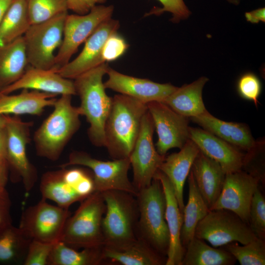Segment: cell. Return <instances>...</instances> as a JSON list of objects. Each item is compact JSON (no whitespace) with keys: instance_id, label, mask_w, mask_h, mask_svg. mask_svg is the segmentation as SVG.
Returning a JSON list of instances; mask_svg holds the SVG:
<instances>
[{"instance_id":"6da1fadb","label":"cell","mask_w":265,"mask_h":265,"mask_svg":"<svg viewBox=\"0 0 265 265\" xmlns=\"http://www.w3.org/2000/svg\"><path fill=\"white\" fill-rule=\"evenodd\" d=\"M147 104L123 94L112 97L104 132L105 146L113 159L128 158L140 129Z\"/></svg>"},{"instance_id":"7a4b0ae2","label":"cell","mask_w":265,"mask_h":265,"mask_svg":"<svg viewBox=\"0 0 265 265\" xmlns=\"http://www.w3.org/2000/svg\"><path fill=\"white\" fill-rule=\"evenodd\" d=\"M108 68L106 62L103 63L74 80L76 94L80 100L78 106L80 114L85 116L90 125L88 138L98 147L105 146L104 128L112 104V97L106 94L103 81Z\"/></svg>"},{"instance_id":"3957f363","label":"cell","mask_w":265,"mask_h":265,"mask_svg":"<svg viewBox=\"0 0 265 265\" xmlns=\"http://www.w3.org/2000/svg\"><path fill=\"white\" fill-rule=\"evenodd\" d=\"M72 96L61 95L57 99L52 112L35 132L33 141L38 156L57 160L80 128V112L72 105Z\"/></svg>"},{"instance_id":"277c9868","label":"cell","mask_w":265,"mask_h":265,"mask_svg":"<svg viewBox=\"0 0 265 265\" xmlns=\"http://www.w3.org/2000/svg\"><path fill=\"white\" fill-rule=\"evenodd\" d=\"M101 193L106 206L102 222L104 246L123 248L137 238V200L132 194L124 191L110 190Z\"/></svg>"},{"instance_id":"5b68a950","label":"cell","mask_w":265,"mask_h":265,"mask_svg":"<svg viewBox=\"0 0 265 265\" xmlns=\"http://www.w3.org/2000/svg\"><path fill=\"white\" fill-rule=\"evenodd\" d=\"M136 197L138 211L136 228L140 235L137 237L166 256L170 237L165 220V198L159 180L154 177L149 186L138 190Z\"/></svg>"},{"instance_id":"8992f818","label":"cell","mask_w":265,"mask_h":265,"mask_svg":"<svg viewBox=\"0 0 265 265\" xmlns=\"http://www.w3.org/2000/svg\"><path fill=\"white\" fill-rule=\"evenodd\" d=\"M106 209L101 192L95 191L82 200L68 218L60 241L75 249L104 246L102 222Z\"/></svg>"},{"instance_id":"52a82bcc","label":"cell","mask_w":265,"mask_h":265,"mask_svg":"<svg viewBox=\"0 0 265 265\" xmlns=\"http://www.w3.org/2000/svg\"><path fill=\"white\" fill-rule=\"evenodd\" d=\"M68 12L45 22L31 25L23 36L28 64L50 69L55 66V52L61 44Z\"/></svg>"},{"instance_id":"ba28073f","label":"cell","mask_w":265,"mask_h":265,"mask_svg":"<svg viewBox=\"0 0 265 265\" xmlns=\"http://www.w3.org/2000/svg\"><path fill=\"white\" fill-rule=\"evenodd\" d=\"M74 165L84 166L91 170L95 191L117 190L127 192L135 196L138 193L128 178L131 166L129 158L104 161L95 159L85 152L75 151L70 154L68 160L59 167L66 168Z\"/></svg>"},{"instance_id":"9c48e42d","label":"cell","mask_w":265,"mask_h":265,"mask_svg":"<svg viewBox=\"0 0 265 265\" xmlns=\"http://www.w3.org/2000/svg\"><path fill=\"white\" fill-rule=\"evenodd\" d=\"M194 237L214 247L232 242L245 244L257 238L238 215L224 209L210 210L198 223Z\"/></svg>"},{"instance_id":"30bf717a","label":"cell","mask_w":265,"mask_h":265,"mask_svg":"<svg viewBox=\"0 0 265 265\" xmlns=\"http://www.w3.org/2000/svg\"><path fill=\"white\" fill-rule=\"evenodd\" d=\"M70 215L69 209L51 205L42 198L23 212L19 227L31 240L55 243L60 240Z\"/></svg>"},{"instance_id":"8fae6325","label":"cell","mask_w":265,"mask_h":265,"mask_svg":"<svg viewBox=\"0 0 265 265\" xmlns=\"http://www.w3.org/2000/svg\"><path fill=\"white\" fill-rule=\"evenodd\" d=\"M113 11L112 5L97 4L84 15L68 14L64 24L62 41L55 55V66L60 67L68 63L80 46L99 25L111 18Z\"/></svg>"},{"instance_id":"7c38bea8","label":"cell","mask_w":265,"mask_h":265,"mask_svg":"<svg viewBox=\"0 0 265 265\" xmlns=\"http://www.w3.org/2000/svg\"><path fill=\"white\" fill-rule=\"evenodd\" d=\"M154 130L153 119L148 110L142 118L139 134L129 157L133 170L132 184L138 191L151 184L165 158L158 152L154 144Z\"/></svg>"},{"instance_id":"4fadbf2b","label":"cell","mask_w":265,"mask_h":265,"mask_svg":"<svg viewBox=\"0 0 265 265\" xmlns=\"http://www.w3.org/2000/svg\"><path fill=\"white\" fill-rule=\"evenodd\" d=\"M32 126V122L6 115L5 158L9 167L22 179L27 192L32 189L38 178L37 169L30 162L26 153Z\"/></svg>"},{"instance_id":"5bb4252c","label":"cell","mask_w":265,"mask_h":265,"mask_svg":"<svg viewBox=\"0 0 265 265\" xmlns=\"http://www.w3.org/2000/svg\"><path fill=\"white\" fill-rule=\"evenodd\" d=\"M260 180L259 177L242 169L226 174L221 192L210 210L232 211L248 225L251 202Z\"/></svg>"},{"instance_id":"9a60e30c","label":"cell","mask_w":265,"mask_h":265,"mask_svg":"<svg viewBox=\"0 0 265 265\" xmlns=\"http://www.w3.org/2000/svg\"><path fill=\"white\" fill-rule=\"evenodd\" d=\"M147 106L158 136L156 144L158 152L165 156L172 148L181 149L189 139L188 118L161 102H151Z\"/></svg>"},{"instance_id":"2e32d148","label":"cell","mask_w":265,"mask_h":265,"mask_svg":"<svg viewBox=\"0 0 265 265\" xmlns=\"http://www.w3.org/2000/svg\"><path fill=\"white\" fill-rule=\"evenodd\" d=\"M119 22L112 18L104 21L84 42L80 53L72 61L59 67L58 73L63 77L74 80L83 73L104 62L102 57L104 45L112 34L117 32Z\"/></svg>"},{"instance_id":"e0dca14e","label":"cell","mask_w":265,"mask_h":265,"mask_svg":"<svg viewBox=\"0 0 265 265\" xmlns=\"http://www.w3.org/2000/svg\"><path fill=\"white\" fill-rule=\"evenodd\" d=\"M108 79L104 82L108 88L128 96L144 104L162 102L177 87L170 83H159L148 79L136 78L122 74L109 67Z\"/></svg>"},{"instance_id":"ac0fdd59","label":"cell","mask_w":265,"mask_h":265,"mask_svg":"<svg viewBox=\"0 0 265 265\" xmlns=\"http://www.w3.org/2000/svg\"><path fill=\"white\" fill-rule=\"evenodd\" d=\"M59 68L44 69L30 66L18 80L0 92L8 95L19 90L32 89L57 95H76L74 81L61 76L57 72Z\"/></svg>"},{"instance_id":"d6986e66","label":"cell","mask_w":265,"mask_h":265,"mask_svg":"<svg viewBox=\"0 0 265 265\" xmlns=\"http://www.w3.org/2000/svg\"><path fill=\"white\" fill-rule=\"evenodd\" d=\"M189 138L201 152L217 162L226 174L242 169L245 155L234 146L198 128L189 127Z\"/></svg>"},{"instance_id":"ffe728a7","label":"cell","mask_w":265,"mask_h":265,"mask_svg":"<svg viewBox=\"0 0 265 265\" xmlns=\"http://www.w3.org/2000/svg\"><path fill=\"white\" fill-rule=\"evenodd\" d=\"M154 177L160 181L165 198V220L170 237L165 265H181L186 251L180 239L183 214L180 211L173 188L167 177L159 170L157 171Z\"/></svg>"},{"instance_id":"44dd1931","label":"cell","mask_w":265,"mask_h":265,"mask_svg":"<svg viewBox=\"0 0 265 265\" xmlns=\"http://www.w3.org/2000/svg\"><path fill=\"white\" fill-rule=\"evenodd\" d=\"M199 151L195 143L189 138L179 152L165 157L159 169L171 183L182 214L185 207L184 185Z\"/></svg>"},{"instance_id":"7402d4cb","label":"cell","mask_w":265,"mask_h":265,"mask_svg":"<svg viewBox=\"0 0 265 265\" xmlns=\"http://www.w3.org/2000/svg\"><path fill=\"white\" fill-rule=\"evenodd\" d=\"M191 171L199 192L210 210L221 192L226 173L217 162L200 150Z\"/></svg>"},{"instance_id":"603a6c76","label":"cell","mask_w":265,"mask_h":265,"mask_svg":"<svg viewBox=\"0 0 265 265\" xmlns=\"http://www.w3.org/2000/svg\"><path fill=\"white\" fill-rule=\"evenodd\" d=\"M190 119L202 129L238 149L247 152L255 144L256 140L250 129L244 124L221 120L212 115L208 110Z\"/></svg>"},{"instance_id":"cb8c5ba5","label":"cell","mask_w":265,"mask_h":265,"mask_svg":"<svg viewBox=\"0 0 265 265\" xmlns=\"http://www.w3.org/2000/svg\"><path fill=\"white\" fill-rule=\"evenodd\" d=\"M57 96L28 89H23L17 95L2 94L0 97V115H40L46 107L53 106Z\"/></svg>"},{"instance_id":"d4e9b609","label":"cell","mask_w":265,"mask_h":265,"mask_svg":"<svg viewBox=\"0 0 265 265\" xmlns=\"http://www.w3.org/2000/svg\"><path fill=\"white\" fill-rule=\"evenodd\" d=\"M208 80L207 77H202L190 84L177 87L161 102L186 117L199 115L207 110L202 98V90Z\"/></svg>"},{"instance_id":"484cf974","label":"cell","mask_w":265,"mask_h":265,"mask_svg":"<svg viewBox=\"0 0 265 265\" xmlns=\"http://www.w3.org/2000/svg\"><path fill=\"white\" fill-rule=\"evenodd\" d=\"M104 259H109L123 265H165L166 258L154 250L146 241L138 238L129 245L114 249L104 246Z\"/></svg>"},{"instance_id":"4316f807","label":"cell","mask_w":265,"mask_h":265,"mask_svg":"<svg viewBox=\"0 0 265 265\" xmlns=\"http://www.w3.org/2000/svg\"><path fill=\"white\" fill-rule=\"evenodd\" d=\"M27 64L23 36L0 46V91L18 80Z\"/></svg>"},{"instance_id":"83f0119b","label":"cell","mask_w":265,"mask_h":265,"mask_svg":"<svg viewBox=\"0 0 265 265\" xmlns=\"http://www.w3.org/2000/svg\"><path fill=\"white\" fill-rule=\"evenodd\" d=\"M188 183V197L183 211V222L180 235L182 245L185 249L194 237L198 223L210 211L199 192L191 170Z\"/></svg>"},{"instance_id":"f1b7e54d","label":"cell","mask_w":265,"mask_h":265,"mask_svg":"<svg viewBox=\"0 0 265 265\" xmlns=\"http://www.w3.org/2000/svg\"><path fill=\"white\" fill-rule=\"evenodd\" d=\"M234 257L223 247H214L194 237L186 248L181 265H233Z\"/></svg>"},{"instance_id":"f546056e","label":"cell","mask_w":265,"mask_h":265,"mask_svg":"<svg viewBox=\"0 0 265 265\" xmlns=\"http://www.w3.org/2000/svg\"><path fill=\"white\" fill-rule=\"evenodd\" d=\"M31 240L12 223L0 226V264L23 265Z\"/></svg>"},{"instance_id":"4dcf8cb0","label":"cell","mask_w":265,"mask_h":265,"mask_svg":"<svg viewBox=\"0 0 265 265\" xmlns=\"http://www.w3.org/2000/svg\"><path fill=\"white\" fill-rule=\"evenodd\" d=\"M40 190L42 198L51 200L57 206L65 209H69L73 203L83 200L63 179L62 168L48 171L42 175Z\"/></svg>"},{"instance_id":"1f68e13d","label":"cell","mask_w":265,"mask_h":265,"mask_svg":"<svg viewBox=\"0 0 265 265\" xmlns=\"http://www.w3.org/2000/svg\"><path fill=\"white\" fill-rule=\"evenodd\" d=\"M31 25L26 0H13L0 23V46L22 37Z\"/></svg>"},{"instance_id":"d6a6232c","label":"cell","mask_w":265,"mask_h":265,"mask_svg":"<svg viewBox=\"0 0 265 265\" xmlns=\"http://www.w3.org/2000/svg\"><path fill=\"white\" fill-rule=\"evenodd\" d=\"M103 246L83 248L79 251L63 242L58 241L54 244L52 250L48 265H99L104 260Z\"/></svg>"},{"instance_id":"836d02e7","label":"cell","mask_w":265,"mask_h":265,"mask_svg":"<svg viewBox=\"0 0 265 265\" xmlns=\"http://www.w3.org/2000/svg\"><path fill=\"white\" fill-rule=\"evenodd\" d=\"M222 247L229 252L241 265H265V241L258 238L240 245L232 242Z\"/></svg>"},{"instance_id":"e575fe53","label":"cell","mask_w":265,"mask_h":265,"mask_svg":"<svg viewBox=\"0 0 265 265\" xmlns=\"http://www.w3.org/2000/svg\"><path fill=\"white\" fill-rule=\"evenodd\" d=\"M31 25L47 21L68 12L66 0H26Z\"/></svg>"},{"instance_id":"d590c367","label":"cell","mask_w":265,"mask_h":265,"mask_svg":"<svg viewBox=\"0 0 265 265\" xmlns=\"http://www.w3.org/2000/svg\"><path fill=\"white\" fill-rule=\"evenodd\" d=\"M248 225L260 238H265V200L259 187L255 190L251 202Z\"/></svg>"},{"instance_id":"8d00e7d4","label":"cell","mask_w":265,"mask_h":265,"mask_svg":"<svg viewBox=\"0 0 265 265\" xmlns=\"http://www.w3.org/2000/svg\"><path fill=\"white\" fill-rule=\"evenodd\" d=\"M237 91L242 98L253 101L257 106L262 91V83L258 76L252 72H246L238 79Z\"/></svg>"},{"instance_id":"74e56055","label":"cell","mask_w":265,"mask_h":265,"mask_svg":"<svg viewBox=\"0 0 265 265\" xmlns=\"http://www.w3.org/2000/svg\"><path fill=\"white\" fill-rule=\"evenodd\" d=\"M55 243L31 240L24 260V265H48V260Z\"/></svg>"},{"instance_id":"f35d334b","label":"cell","mask_w":265,"mask_h":265,"mask_svg":"<svg viewBox=\"0 0 265 265\" xmlns=\"http://www.w3.org/2000/svg\"><path fill=\"white\" fill-rule=\"evenodd\" d=\"M129 45L125 38L116 32L110 35L105 42L102 52L104 62L116 60L128 50Z\"/></svg>"},{"instance_id":"ab89813d","label":"cell","mask_w":265,"mask_h":265,"mask_svg":"<svg viewBox=\"0 0 265 265\" xmlns=\"http://www.w3.org/2000/svg\"><path fill=\"white\" fill-rule=\"evenodd\" d=\"M162 5L161 8L152 9L146 16L150 15H160L164 12L172 14L171 21L173 23H178L181 20L187 19L191 14L184 0H158Z\"/></svg>"},{"instance_id":"60d3db41","label":"cell","mask_w":265,"mask_h":265,"mask_svg":"<svg viewBox=\"0 0 265 265\" xmlns=\"http://www.w3.org/2000/svg\"><path fill=\"white\" fill-rule=\"evenodd\" d=\"M11 202L5 187H0V226L12 223Z\"/></svg>"},{"instance_id":"b9f144b4","label":"cell","mask_w":265,"mask_h":265,"mask_svg":"<svg viewBox=\"0 0 265 265\" xmlns=\"http://www.w3.org/2000/svg\"><path fill=\"white\" fill-rule=\"evenodd\" d=\"M68 10L75 14L84 15L97 4H102L106 0H66Z\"/></svg>"},{"instance_id":"7bdbcfd3","label":"cell","mask_w":265,"mask_h":265,"mask_svg":"<svg viewBox=\"0 0 265 265\" xmlns=\"http://www.w3.org/2000/svg\"><path fill=\"white\" fill-rule=\"evenodd\" d=\"M247 21L252 24H258L260 22H265V8H259L245 13Z\"/></svg>"},{"instance_id":"ee69618b","label":"cell","mask_w":265,"mask_h":265,"mask_svg":"<svg viewBox=\"0 0 265 265\" xmlns=\"http://www.w3.org/2000/svg\"><path fill=\"white\" fill-rule=\"evenodd\" d=\"M9 165L3 156H0V187H5L8 178Z\"/></svg>"},{"instance_id":"f6af8a7d","label":"cell","mask_w":265,"mask_h":265,"mask_svg":"<svg viewBox=\"0 0 265 265\" xmlns=\"http://www.w3.org/2000/svg\"><path fill=\"white\" fill-rule=\"evenodd\" d=\"M6 148V132L4 127L2 129L0 130V156L5 157Z\"/></svg>"},{"instance_id":"bcb514c9","label":"cell","mask_w":265,"mask_h":265,"mask_svg":"<svg viewBox=\"0 0 265 265\" xmlns=\"http://www.w3.org/2000/svg\"><path fill=\"white\" fill-rule=\"evenodd\" d=\"M13 0H0V23L7 8Z\"/></svg>"},{"instance_id":"7dc6e473","label":"cell","mask_w":265,"mask_h":265,"mask_svg":"<svg viewBox=\"0 0 265 265\" xmlns=\"http://www.w3.org/2000/svg\"><path fill=\"white\" fill-rule=\"evenodd\" d=\"M6 122V115H0V130H1L5 127Z\"/></svg>"},{"instance_id":"c3c4849f","label":"cell","mask_w":265,"mask_h":265,"mask_svg":"<svg viewBox=\"0 0 265 265\" xmlns=\"http://www.w3.org/2000/svg\"><path fill=\"white\" fill-rule=\"evenodd\" d=\"M226 0L230 3L237 5L239 3L240 0Z\"/></svg>"},{"instance_id":"681fc988","label":"cell","mask_w":265,"mask_h":265,"mask_svg":"<svg viewBox=\"0 0 265 265\" xmlns=\"http://www.w3.org/2000/svg\"><path fill=\"white\" fill-rule=\"evenodd\" d=\"M2 94L0 93V97L1 96Z\"/></svg>"}]
</instances>
